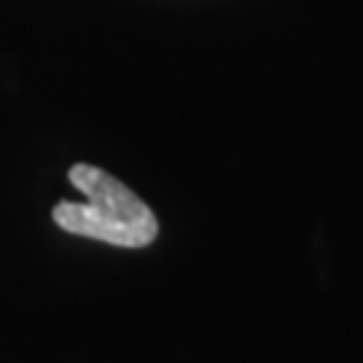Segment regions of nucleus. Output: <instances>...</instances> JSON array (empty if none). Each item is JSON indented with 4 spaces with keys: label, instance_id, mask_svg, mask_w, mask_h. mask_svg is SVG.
I'll return each instance as SVG.
<instances>
[{
    "label": "nucleus",
    "instance_id": "1",
    "mask_svg": "<svg viewBox=\"0 0 363 363\" xmlns=\"http://www.w3.org/2000/svg\"><path fill=\"white\" fill-rule=\"evenodd\" d=\"M67 178L86 202H57L52 216L60 229L118 247H145L156 240L159 220L154 210L111 172L73 164Z\"/></svg>",
    "mask_w": 363,
    "mask_h": 363
}]
</instances>
